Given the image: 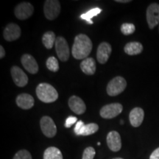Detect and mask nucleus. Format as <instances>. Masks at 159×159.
Segmentation results:
<instances>
[{"label":"nucleus","mask_w":159,"mask_h":159,"mask_svg":"<svg viewBox=\"0 0 159 159\" xmlns=\"http://www.w3.org/2000/svg\"><path fill=\"white\" fill-rule=\"evenodd\" d=\"M92 47V42L88 35L79 34L75 39L71 54L75 59L84 60L90 55Z\"/></svg>","instance_id":"obj_1"},{"label":"nucleus","mask_w":159,"mask_h":159,"mask_svg":"<svg viewBox=\"0 0 159 159\" xmlns=\"http://www.w3.org/2000/svg\"><path fill=\"white\" fill-rule=\"evenodd\" d=\"M36 95L40 100L45 103H51L58 98V93L52 85L49 83H40L36 88Z\"/></svg>","instance_id":"obj_2"},{"label":"nucleus","mask_w":159,"mask_h":159,"mask_svg":"<svg viewBox=\"0 0 159 159\" xmlns=\"http://www.w3.org/2000/svg\"><path fill=\"white\" fill-rule=\"evenodd\" d=\"M126 86L127 82L124 77L117 76L108 83L107 85V94L111 97L117 96L125 91Z\"/></svg>","instance_id":"obj_3"},{"label":"nucleus","mask_w":159,"mask_h":159,"mask_svg":"<svg viewBox=\"0 0 159 159\" xmlns=\"http://www.w3.org/2000/svg\"><path fill=\"white\" fill-rule=\"evenodd\" d=\"M43 13L48 20H54L61 13V4L57 0H47L43 6Z\"/></svg>","instance_id":"obj_4"},{"label":"nucleus","mask_w":159,"mask_h":159,"mask_svg":"<svg viewBox=\"0 0 159 159\" xmlns=\"http://www.w3.org/2000/svg\"><path fill=\"white\" fill-rule=\"evenodd\" d=\"M55 46L58 58L62 62H66V61H68L69 56H70V50H69V47L66 40L63 37H57Z\"/></svg>","instance_id":"obj_5"},{"label":"nucleus","mask_w":159,"mask_h":159,"mask_svg":"<svg viewBox=\"0 0 159 159\" xmlns=\"http://www.w3.org/2000/svg\"><path fill=\"white\" fill-rule=\"evenodd\" d=\"M123 106L120 103H111L103 106L99 114L103 119H113L122 112Z\"/></svg>","instance_id":"obj_6"},{"label":"nucleus","mask_w":159,"mask_h":159,"mask_svg":"<svg viewBox=\"0 0 159 159\" xmlns=\"http://www.w3.org/2000/svg\"><path fill=\"white\" fill-rule=\"evenodd\" d=\"M149 28L152 30L159 25V4L152 3L149 5L146 13Z\"/></svg>","instance_id":"obj_7"},{"label":"nucleus","mask_w":159,"mask_h":159,"mask_svg":"<svg viewBox=\"0 0 159 159\" xmlns=\"http://www.w3.org/2000/svg\"><path fill=\"white\" fill-rule=\"evenodd\" d=\"M40 125L42 133L48 138H52L57 134V127L51 117L44 116L41 119Z\"/></svg>","instance_id":"obj_8"},{"label":"nucleus","mask_w":159,"mask_h":159,"mask_svg":"<svg viewBox=\"0 0 159 159\" xmlns=\"http://www.w3.org/2000/svg\"><path fill=\"white\" fill-rule=\"evenodd\" d=\"M34 7L29 2H21L14 9L16 17L20 20H25L33 15Z\"/></svg>","instance_id":"obj_9"},{"label":"nucleus","mask_w":159,"mask_h":159,"mask_svg":"<svg viewBox=\"0 0 159 159\" xmlns=\"http://www.w3.org/2000/svg\"><path fill=\"white\" fill-rule=\"evenodd\" d=\"M11 72L13 82L17 86L24 87L28 83V77L19 66H14L12 67Z\"/></svg>","instance_id":"obj_10"},{"label":"nucleus","mask_w":159,"mask_h":159,"mask_svg":"<svg viewBox=\"0 0 159 159\" xmlns=\"http://www.w3.org/2000/svg\"><path fill=\"white\" fill-rule=\"evenodd\" d=\"M111 52H112V47L110 43L107 42L101 43L97 51V61L101 64L106 63L111 54Z\"/></svg>","instance_id":"obj_11"},{"label":"nucleus","mask_w":159,"mask_h":159,"mask_svg":"<svg viewBox=\"0 0 159 159\" xmlns=\"http://www.w3.org/2000/svg\"><path fill=\"white\" fill-rule=\"evenodd\" d=\"M4 39L7 41H13L21 36V28L16 24L10 23L4 30Z\"/></svg>","instance_id":"obj_12"},{"label":"nucleus","mask_w":159,"mask_h":159,"mask_svg":"<svg viewBox=\"0 0 159 159\" xmlns=\"http://www.w3.org/2000/svg\"><path fill=\"white\" fill-rule=\"evenodd\" d=\"M107 144L113 152H118L122 148L120 135L116 131H111L107 136Z\"/></svg>","instance_id":"obj_13"},{"label":"nucleus","mask_w":159,"mask_h":159,"mask_svg":"<svg viewBox=\"0 0 159 159\" xmlns=\"http://www.w3.org/2000/svg\"><path fill=\"white\" fill-rule=\"evenodd\" d=\"M21 62L24 68L30 74H36L39 71V65H38L37 61L31 55H23L21 58Z\"/></svg>","instance_id":"obj_14"},{"label":"nucleus","mask_w":159,"mask_h":159,"mask_svg":"<svg viewBox=\"0 0 159 159\" xmlns=\"http://www.w3.org/2000/svg\"><path fill=\"white\" fill-rule=\"evenodd\" d=\"M69 106L73 112L78 115L84 114L86 111L85 102L80 97L77 96H71L69 98Z\"/></svg>","instance_id":"obj_15"},{"label":"nucleus","mask_w":159,"mask_h":159,"mask_svg":"<svg viewBox=\"0 0 159 159\" xmlns=\"http://www.w3.org/2000/svg\"><path fill=\"white\" fill-rule=\"evenodd\" d=\"M144 118V110L141 108H134L129 114V119L131 125L134 128H138L142 124Z\"/></svg>","instance_id":"obj_16"},{"label":"nucleus","mask_w":159,"mask_h":159,"mask_svg":"<svg viewBox=\"0 0 159 159\" xmlns=\"http://www.w3.org/2000/svg\"><path fill=\"white\" fill-rule=\"evenodd\" d=\"M16 104L19 108L24 110H28L34 106V98L30 94L23 93L16 97Z\"/></svg>","instance_id":"obj_17"},{"label":"nucleus","mask_w":159,"mask_h":159,"mask_svg":"<svg viewBox=\"0 0 159 159\" xmlns=\"http://www.w3.org/2000/svg\"><path fill=\"white\" fill-rule=\"evenodd\" d=\"M80 69L84 74L93 75L96 71V62L92 57H87L80 63Z\"/></svg>","instance_id":"obj_18"},{"label":"nucleus","mask_w":159,"mask_h":159,"mask_svg":"<svg viewBox=\"0 0 159 159\" xmlns=\"http://www.w3.org/2000/svg\"><path fill=\"white\" fill-rule=\"evenodd\" d=\"M124 51L128 55H139L143 51V46L142 43L136 41L129 42L125 46Z\"/></svg>","instance_id":"obj_19"},{"label":"nucleus","mask_w":159,"mask_h":159,"mask_svg":"<svg viewBox=\"0 0 159 159\" xmlns=\"http://www.w3.org/2000/svg\"><path fill=\"white\" fill-rule=\"evenodd\" d=\"M43 159H63V155L58 148L50 147L43 152Z\"/></svg>","instance_id":"obj_20"},{"label":"nucleus","mask_w":159,"mask_h":159,"mask_svg":"<svg viewBox=\"0 0 159 159\" xmlns=\"http://www.w3.org/2000/svg\"><path fill=\"white\" fill-rule=\"evenodd\" d=\"M57 38L55 37V33L52 31H48L43 35L42 42L43 44L47 49H50L55 44Z\"/></svg>","instance_id":"obj_21"},{"label":"nucleus","mask_w":159,"mask_h":159,"mask_svg":"<svg viewBox=\"0 0 159 159\" xmlns=\"http://www.w3.org/2000/svg\"><path fill=\"white\" fill-rule=\"evenodd\" d=\"M99 130L98 125L96 123H89L85 125L81 129L79 136H90L95 134Z\"/></svg>","instance_id":"obj_22"},{"label":"nucleus","mask_w":159,"mask_h":159,"mask_svg":"<svg viewBox=\"0 0 159 159\" xmlns=\"http://www.w3.org/2000/svg\"><path fill=\"white\" fill-rule=\"evenodd\" d=\"M101 12H102V9L99 8V7H95V8L91 9L90 11L86 12L85 13H83V14L80 16V18L82 19L85 20V21H86L90 25H92L94 23L92 21V18L99 14Z\"/></svg>","instance_id":"obj_23"},{"label":"nucleus","mask_w":159,"mask_h":159,"mask_svg":"<svg viewBox=\"0 0 159 159\" xmlns=\"http://www.w3.org/2000/svg\"><path fill=\"white\" fill-rule=\"evenodd\" d=\"M46 65H47V69L53 72H57L59 70V63L56 57L52 56L49 57L48 59L47 60V62H46Z\"/></svg>","instance_id":"obj_24"},{"label":"nucleus","mask_w":159,"mask_h":159,"mask_svg":"<svg viewBox=\"0 0 159 159\" xmlns=\"http://www.w3.org/2000/svg\"><path fill=\"white\" fill-rule=\"evenodd\" d=\"M121 32L123 35H129L133 34L136 30V27L134 24L124 23L121 25Z\"/></svg>","instance_id":"obj_25"},{"label":"nucleus","mask_w":159,"mask_h":159,"mask_svg":"<svg viewBox=\"0 0 159 159\" xmlns=\"http://www.w3.org/2000/svg\"><path fill=\"white\" fill-rule=\"evenodd\" d=\"M95 153H96V152H95L94 148L92 147H89L83 151L82 159H94Z\"/></svg>","instance_id":"obj_26"},{"label":"nucleus","mask_w":159,"mask_h":159,"mask_svg":"<svg viewBox=\"0 0 159 159\" xmlns=\"http://www.w3.org/2000/svg\"><path fill=\"white\" fill-rule=\"evenodd\" d=\"M13 159H32V156L29 151L21 150L16 152Z\"/></svg>","instance_id":"obj_27"},{"label":"nucleus","mask_w":159,"mask_h":159,"mask_svg":"<svg viewBox=\"0 0 159 159\" xmlns=\"http://www.w3.org/2000/svg\"><path fill=\"white\" fill-rule=\"evenodd\" d=\"M77 118L75 116H69L68 118L66 119V122H65V128H71V126H72L73 125L75 124V123L77 122Z\"/></svg>","instance_id":"obj_28"},{"label":"nucleus","mask_w":159,"mask_h":159,"mask_svg":"<svg viewBox=\"0 0 159 159\" xmlns=\"http://www.w3.org/2000/svg\"><path fill=\"white\" fill-rule=\"evenodd\" d=\"M84 125H85V124L83 121H81V120L78 121V122L76 123V125H75V134L77 135V136H79L80 132L81 129H82V128L84 126Z\"/></svg>","instance_id":"obj_29"},{"label":"nucleus","mask_w":159,"mask_h":159,"mask_svg":"<svg viewBox=\"0 0 159 159\" xmlns=\"http://www.w3.org/2000/svg\"><path fill=\"white\" fill-rule=\"evenodd\" d=\"M150 159H159V148L155 150L150 155Z\"/></svg>","instance_id":"obj_30"},{"label":"nucleus","mask_w":159,"mask_h":159,"mask_svg":"<svg viewBox=\"0 0 159 159\" xmlns=\"http://www.w3.org/2000/svg\"><path fill=\"white\" fill-rule=\"evenodd\" d=\"M5 56V51L2 46H0V58L2 59Z\"/></svg>","instance_id":"obj_31"},{"label":"nucleus","mask_w":159,"mask_h":159,"mask_svg":"<svg viewBox=\"0 0 159 159\" xmlns=\"http://www.w3.org/2000/svg\"><path fill=\"white\" fill-rule=\"evenodd\" d=\"M116 2H120V3H128L130 2V0H116Z\"/></svg>","instance_id":"obj_32"},{"label":"nucleus","mask_w":159,"mask_h":159,"mask_svg":"<svg viewBox=\"0 0 159 159\" xmlns=\"http://www.w3.org/2000/svg\"><path fill=\"white\" fill-rule=\"evenodd\" d=\"M120 124H122V125L124 124V122H123V120H121V122H120Z\"/></svg>","instance_id":"obj_33"},{"label":"nucleus","mask_w":159,"mask_h":159,"mask_svg":"<svg viewBox=\"0 0 159 159\" xmlns=\"http://www.w3.org/2000/svg\"><path fill=\"white\" fill-rule=\"evenodd\" d=\"M113 159H123V158H113Z\"/></svg>","instance_id":"obj_34"},{"label":"nucleus","mask_w":159,"mask_h":159,"mask_svg":"<svg viewBox=\"0 0 159 159\" xmlns=\"http://www.w3.org/2000/svg\"><path fill=\"white\" fill-rule=\"evenodd\" d=\"M98 144L99 145H99H100L101 144H100V142H98V144Z\"/></svg>","instance_id":"obj_35"},{"label":"nucleus","mask_w":159,"mask_h":159,"mask_svg":"<svg viewBox=\"0 0 159 159\" xmlns=\"http://www.w3.org/2000/svg\"><path fill=\"white\" fill-rule=\"evenodd\" d=\"M158 30H159V28H158Z\"/></svg>","instance_id":"obj_36"}]
</instances>
